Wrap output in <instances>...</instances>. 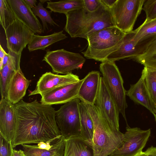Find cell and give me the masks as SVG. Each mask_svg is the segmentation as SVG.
I'll list each match as a JSON object with an SVG mask.
<instances>
[{
    "mask_svg": "<svg viewBox=\"0 0 156 156\" xmlns=\"http://www.w3.org/2000/svg\"><path fill=\"white\" fill-rule=\"evenodd\" d=\"M79 76L72 73L66 75L54 74L51 72L43 74L37 81L35 89L28 96L40 94L61 86L79 81Z\"/></svg>",
    "mask_w": 156,
    "mask_h": 156,
    "instance_id": "cell-15",
    "label": "cell"
},
{
    "mask_svg": "<svg viewBox=\"0 0 156 156\" xmlns=\"http://www.w3.org/2000/svg\"><path fill=\"white\" fill-rule=\"evenodd\" d=\"M131 32L132 39L135 43L146 36L156 34V18L145 20L141 25Z\"/></svg>",
    "mask_w": 156,
    "mask_h": 156,
    "instance_id": "cell-26",
    "label": "cell"
},
{
    "mask_svg": "<svg viewBox=\"0 0 156 156\" xmlns=\"http://www.w3.org/2000/svg\"><path fill=\"white\" fill-rule=\"evenodd\" d=\"M24 1L27 5L31 9L37 5L36 3L37 2L36 0H24Z\"/></svg>",
    "mask_w": 156,
    "mask_h": 156,
    "instance_id": "cell-38",
    "label": "cell"
},
{
    "mask_svg": "<svg viewBox=\"0 0 156 156\" xmlns=\"http://www.w3.org/2000/svg\"><path fill=\"white\" fill-rule=\"evenodd\" d=\"M126 95L135 102L145 107L154 115L156 113V106L147 88L142 72L138 81L130 85L129 89L126 91Z\"/></svg>",
    "mask_w": 156,
    "mask_h": 156,
    "instance_id": "cell-18",
    "label": "cell"
},
{
    "mask_svg": "<svg viewBox=\"0 0 156 156\" xmlns=\"http://www.w3.org/2000/svg\"><path fill=\"white\" fill-rule=\"evenodd\" d=\"M7 53L3 49L1 45H0V62L3 60V59Z\"/></svg>",
    "mask_w": 156,
    "mask_h": 156,
    "instance_id": "cell-39",
    "label": "cell"
},
{
    "mask_svg": "<svg viewBox=\"0 0 156 156\" xmlns=\"http://www.w3.org/2000/svg\"><path fill=\"white\" fill-rule=\"evenodd\" d=\"M142 72L148 90L156 106V70L144 66Z\"/></svg>",
    "mask_w": 156,
    "mask_h": 156,
    "instance_id": "cell-28",
    "label": "cell"
},
{
    "mask_svg": "<svg viewBox=\"0 0 156 156\" xmlns=\"http://www.w3.org/2000/svg\"><path fill=\"white\" fill-rule=\"evenodd\" d=\"M31 82L25 77L20 68L14 74L9 82L6 99L14 105L19 102L25 96Z\"/></svg>",
    "mask_w": 156,
    "mask_h": 156,
    "instance_id": "cell-20",
    "label": "cell"
},
{
    "mask_svg": "<svg viewBox=\"0 0 156 156\" xmlns=\"http://www.w3.org/2000/svg\"><path fill=\"white\" fill-rule=\"evenodd\" d=\"M94 105L104 122L109 126L119 129V112L109 92L102 77Z\"/></svg>",
    "mask_w": 156,
    "mask_h": 156,
    "instance_id": "cell-11",
    "label": "cell"
},
{
    "mask_svg": "<svg viewBox=\"0 0 156 156\" xmlns=\"http://www.w3.org/2000/svg\"><path fill=\"white\" fill-rule=\"evenodd\" d=\"M134 156H146V154L145 152H141Z\"/></svg>",
    "mask_w": 156,
    "mask_h": 156,
    "instance_id": "cell-40",
    "label": "cell"
},
{
    "mask_svg": "<svg viewBox=\"0 0 156 156\" xmlns=\"http://www.w3.org/2000/svg\"><path fill=\"white\" fill-rule=\"evenodd\" d=\"M17 19L35 34L44 32L43 27L23 0H7Z\"/></svg>",
    "mask_w": 156,
    "mask_h": 156,
    "instance_id": "cell-17",
    "label": "cell"
},
{
    "mask_svg": "<svg viewBox=\"0 0 156 156\" xmlns=\"http://www.w3.org/2000/svg\"><path fill=\"white\" fill-rule=\"evenodd\" d=\"M63 156H94L92 143L80 136L65 138Z\"/></svg>",
    "mask_w": 156,
    "mask_h": 156,
    "instance_id": "cell-21",
    "label": "cell"
},
{
    "mask_svg": "<svg viewBox=\"0 0 156 156\" xmlns=\"http://www.w3.org/2000/svg\"><path fill=\"white\" fill-rule=\"evenodd\" d=\"M151 130L131 128L127 124L122 145L109 156H134L142 151L151 135Z\"/></svg>",
    "mask_w": 156,
    "mask_h": 156,
    "instance_id": "cell-10",
    "label": "cell"
},
{
    "mask_svg": "<svg viewBox=\"0 0 156 156\" xmlns=\"http://www.w3.org/2000/svg\"><path fill=\"white\" fill-rule=\"evenodd\" d=\"M82 102L87 108L93 122L94 130L92 143L94 156L109 155L122 144L124 134L119 129L106 123L94 105Z\"/></svg>",
    "mask_w": 156,
    "mask_h": 156,
    "instance_id": "cell-3",
    "label": "cell"
},
{
    "mask_svg": "<svg viewBox=\"0 0 156 156\" xmlns=\"http://www.w3.org/2000/svg\"><path fill=\"white\" fill-rule=\"evenodd\" d=\"M17 20L7 0H0V22L5 31Z\"/></svg>",
    "mask_w": 156,
    "mask_h": 156,
    "instance_id": "cell-27",
    "label": "cell"
},
{
    "mask_svg": "<svg viewBox=\"0 0 156 156\" xmlns=\"http://www.w3.org/2000/svg\"><path fill=\"white\" fill-rule=\"evenodd\" d=\"M46 8L55 12L66 13L83 7V0H61L47 2Z\"/></svg>",
    "mask_w": 156,
    "mask_h": 156,
    "instance_id": "cell-25",
    "label": "cell"
},
{
    "mask_svg": "<svg viewBox=\"0 0 156 156\" xmlns=\"http://www.w3.org/2000/svg\"><path fill=\"white\" fill-rule=\"evenodd\" d=\"M126 34L115 26L93 32L87 36V48L82 53L88 59L101 62L107 61L108 57L120 47Z\"/></svg>",
    "mask_w": 156,
    "mask_h": 156,
    "instance_id": "cell-4",
    "label": "cell"
},
{
    "mask_svg": "<svg viewBox=\"0 0 156 156\" xmlns=\"http://www.w3.org/2000/svg\"><path fill=\"white\" fill-rule=\"evenodd\" d=\"M100 1L102 3L110 9L113 6L117 0H100Z\"/></svg>",
    "mask_w": 156,
    "mask_h": 156,
    "instance_id": "cell-36",
    "label": "cell"
},
{
    "mask_svg": "<svg viewBox=\"0 0 156 156\" xmlns=\"http://www.w3.org/2000/svg\"><path fill=\"white\" fill-rule=\"evenodd\" d=\"M83 7L90 12L96 11L100 7L101 3L100 0H83Z\"/></svg>",
    "mask_w": 156,
    "mask_h": 156,
    "instance_id": "cell-33",
    "label": "cell"
},
{
    "mask_svg": "<svg viewBox=\"0 0 156 156\" xmlns=\"http://www.w3.org/2000/svg\"><path fill=\"white\" fill-rule=\"evenodd\" d=\"M99 69L102 78L110 95L119 112L126 121L125 110L127 107L126 92L123 81L119 69L115 62L108 60L102 62Z\"/></svg>",
    "mask_w": 156,
    "mask_h": 156,
    "instance_id": "cell-5",
    "label": "cell"
},
{
    "mask_svg": "<svg viewBox=\"0 0 156 156\" xmlns=\"http://www.w3.org/2000/svg\"><path fill=\"white\" fill-rule=\"evenodd\" d=\"M67 37L63 30L46 36L34 34L28 44V48L30 52L38 49L44 50L51 45Z\"/></svg>",
    "mask_w": 156,
    "mask_h": 156,
    "instance_id": "cell-23",
    "label": "cell"
},
{
    "mask_svg": "<svg viewBox=\"0 0 156 156\" xmlns=\"http://www.w3.org/2000/svg\"><path fill=\"white\" fill-rule=\"evenodd\" d=\"M154 54H156V39L149 47L145 53L142 55L138 57H144Z\"/></svg>",
    "mask_w": 156,
    "mask_h": 156,
    "instance_id": "cell-34",
    "label": "cell"
},
{
    "mask_svg": "<svg viewBox=\"0 0 156 156\" xmlns=\"http://www.w3.org/2000/svg\"><path fill=\"white\" fill-rule=\"evenodd\" d=\"M51 1L50 0H40V2L42 4H44L45 2H49Z\"/></svg>",
    "mask_w": 156,
    "mask_h": 156,
    "instance_id": "cell-41",
    "label": "cell"
},
{
    "mask_svg": "<svg viewBox=\"0 0 156 156\" xmlns=\"http://www.w3.org/2000/svg\"><path fill=\"white\" fill-rule=\"evenodd\" d=\"M16 118L14 105L6 98L0 101V135L8 142H12L14 136Z\"/></svg>",
    "mask_w": 156,
    "mask_h": 156,
    "instance_id": "cell-16",
    "label": "cell"
},
{
    "mask_svg": "<svg viewBox=\"0 0 156 156\" xmlns=\"http://www.w3.org/2000/svg\"><path fill=\"white\" fill-rule=\"evenodd\" d=\"M32 10L36 16H38L42 21L43 28L44 31L48 29L47 23L51 25L55 26L56 25L59 26L52 18L51 14V11H48L44 8L40 2L34 7L32 9Z\"/></svg>",
    "mask_w": 156,
    "mask_h": 156,
    "instance_id": "cell-29",
    "label": "cell"
},
{
    "mask_svg": "<svg viewBox=\"0 0 156 156\" xmlns=\"http://www.w3.org/2000/svg\"><path fill=\"white\" fill-rule=\"evenodd\" d=\"M7 64L0 69V88L1 98H6L7 91L9 82L15 73L20 68L21 54L17 55L10 51Z\"/></svg>",
    "mask_w": 156,
    "mask_h": 156,
    "instance_id": "cell-22",
    "label": "cell"
},
{
    "mask_svg": "<svg viewBox=\"0 0 156 156\" xmlns=\"http://www.w3.org/2000/svg\"><path fill=\"white\" fill-rule=\"evenodd\" d=\"M42 61L51 66L53 73L66 75L75 69H81L86 59L79 53L62 49L48 50Z\"/></svg>",
    "mask_w": 156,
    "mask_h": 156,
    "instance_id": "cell-8",
    "label": "cell"
},
{
    "mask_svg": "<svg viewBox=\"0 0 156 156\" xmlns=\"http://www.w3.org/2000/svg\"><path fill=\"white\" fill-rule=\"evenodd\" d=\"M78 98L64 104L56 111L55 120L61 134L65 139L80 136V123Z\"/></svg>",
    "mask_w": 156,
    "mask_h": 156,
    "instance_id": "cell-7",
    "label": "cell"
},
{
    "mask_svg": "<svg viewBox=\"0 0 156 156\" xmlns=\"http://www.w3.org/2000/svg\"><path fill=\"white\" fill-rule=\"evenodd\" d=\"M156 39V34L146 36L135 43L131 32L126 34L118 49L110 54L107 60L115 62L121 59H132L143 55Z\"/></svg>",
    "mask_w": 156,
    "mask_h": 156,
    "instance_id": "cell-9",
    "label": "cell"
},
{
    "mask_svg": "<svg viewBox=\"0 0 156 156\" xmlns=\"http://www.w3.org/2000/svg\"><path fill=\"white\" fill-rule=\"evenodd\" d=\"M154 115V117H155V120L156 122V113Z\"/></svg>",
    "mask_w": 156,
    "mask_h": 156,
    "instance_id": "cell-42",
    "label": "cell"
},
{
    "mask_svg": "<svg viewBox=\"0 0 156 156\" xmlns=\"http://www.w3.org/2000/svg\"><path fill=\"white\" fill-rule=\"evenodd\" d=\"M13 149L12 142H8L0 135V156H12Z\"/></svg>",
    "mask_w": 156,
    "mask_h": 156,
    "instance_id": "cell-32",
    "label": "cell"
},
{
    "mask_svg": "<svg viewBox=\"0 0 156 156\" xmlns=\"http://www.w3.org/2000/svg\"><path fill=\"white\" fill-rule=\"evenodd\" d=\"M12 156H27V155L23 150L13 149L12 151Z\"/></svg>",
    "mask_w": 156,
    "mask_h": 156,
    "instance_id": "cell-37",
    "label": "cell"
},
{
    "mask_svg": "<svg viewBox=\"0 0 156 156\" xmlns=\"http://www.w3.org/2000/svg\"><path fill=\"white\" fill-rule=\"evenodd\" d=\"M65 138L61 135L37 145L23 144V151L27 156H63Z\"/></svg>",
    "mask_w": 156,
    "mask_h": 156,
    "instance_id": "cell-14",
    "label": "cell"
},
{
    "mask_svg": "<svg viewBox=\"0 0 156 156\" xmlns=\"http://www.w3.org/2000/svg\"><path fill=\"white\" fill-rule=\"evenodd\" d=\"M101 77L99 72L93 71L89 72L83 78L77 96L80 101L94 105L99 89Z\"/></svg>",
    "mask_w": 156,
    "mask_h": 156,
    "instance_id": "cell-19",
    "label": "cell"
},
{
    "mask_svg": "<svg viewBox=\"0 0 156 156\" xmlns=\"http://www.w3.org/2000/svg\"><path fill=\"white\" fill-rule=\"evenodd\" d=\"M65 14L66 20L64 29L72 38L86 39L87 36L93 32L115 26L109 9L102 3L98 10L93 12L83 7Z\"/></svg>",
    "mask_w": 156,
    "mask_h": 156,
    "instance_id": "cell-2",
    "label": "cell"
},
{
    "mask_svg": "<svg viewBox=\"0 0 156 156\" xmlns=\"http://www.w3.org/2000/svg\"><path fill=\"white\" fill-rule=\"evenodd\" d=\"M134 60L144 66L156 70V54L144 57H138Z\"/></svg>",
    "mask_w": 156,
    "mask_h": 156,
    "instance_id": "cell-31",
    "label": "cell"
},
{
    "mask_svg": "<svg viewBox=\"0 0 156 156\" xmlns=\"http://www.w3.org/2000/svg\"><path fill=\"white\" fill-rule=\"evenodd\" d=\"M79 108L80 123V136L92 143L94 130L92 119L87 108L82 101H80Z\"/></svg>",
    "mask_w": 156,
    "mask_h": 156,
    "instance_id": "cell-24",
    "label": "cell"
},
{
    "mask_svg": "<svg viewBox=\"0 0 156 156\" xmlns=\"http://www.w3.org/2000/svg\"><path fill=\"white\" fill-rule=\"evenodd\" d=\"M5 31L9 51L17 55L21 54L34 34L31 30L18 19Z\"/></svg>",
    "mask_w": 156,
    "mask_h": 156,
    "instance_id": "cell-12",
    "label": "cell"
},
{
    "mask_svg": "<svg viewBox=\"0 0 156 156\" xmlns=\"http://www.w3.org/2000/svg\"><path fill=\"white\" fill-rule=\"evenodd\" d=\"M16 130L13 147L23 144H37L61 135L55 120L56 111L51 105L22 100L14 105Z\"/></svg>",
    "mask_w": 156,
    "mask_h": 156,
    "instance_id": "cell-1",
    "label": "cell"
},
{
    "mask_svg": "<svg viewBox=\"0 0 156 156\" xmlns=\"http://www.w3.org/2000/svg\"><path fill=\"white\" fill-rule=\"evenodd\" d=\"M145 152L146 156H156V147L151 146L148 148Z\"/></svg>",
    "mask_w": 156,
    "mask_h": 156,
    "instance_id": "cell-35",
    "label": "cell"
},
{
    "mask_svg": "<svg viewBox=\"0 0 156 156\" xmlns=\"http://www.w3.org/2000/svg\"><path fill=\"white\" fill-rule=\"evenodd\" d=\"M83 80V79L41 94V103L50 105L64 104L77 98L78 91Z\"/></svg>",
    "mask_w": 156,
    "mask_h": 156,
    "instance_id": "cell-13",
    "label": "cell"
},
{
    "mask_svg": "<svg viewBox=\"0 0 156 156\" xmlns=\"http://www.w3.org/2000/svg\"><path fill=\"white\" fill-rule=\"evenodd\" d=\"M142 10L145 12L146 20L156 18V0H145Z\"/></svg>",
    "mask_w": 156,
    "mask_h": 156,
    "instance_id": "cell-30",
    "label": "cell"
},
{
    "mask_svg": "<svg viewBox=\"0 0 156 156\" xmlns=\"http://www.w3.org/2000/svg\"><path fill=\"white\" fill-rule=\"evenodd\" d=\"M145 0H117L109 9L114 24L125 33L132 31Z\"/></svg>",
    "mask_w": 156,
    "mask_h": 156,
    "instance_id": "cell-6",
    "label": "cell"
}]
</instances>
